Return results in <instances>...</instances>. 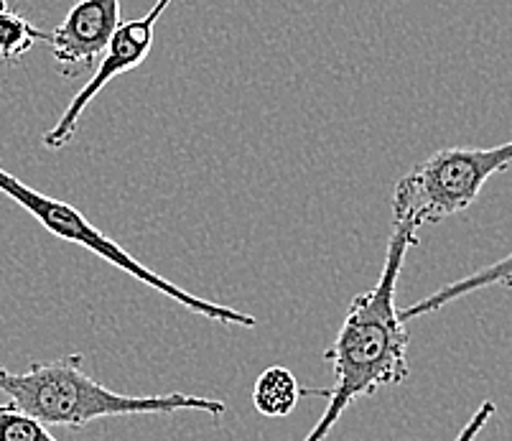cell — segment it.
Listing matches in <instances>:
<instances>
[{
	"mask_svg": "<svg viewBox=\"0 0 512 441\" xmlns=\"http://www.w3.org/2000/svg\"><path fill=\"white\" fill-rule=\"evenodd\" d=\"M418 245V227L411 222H393L388 240L385 266L370 291L352 299L334 345L324 352L332 365V388H306L301 396L327 398V411L321 413L314 429L304 441H324L349 406L360 398L375 396L380 388L406 383L411 375L408 365V329L400 322L395 306V289L406 263L408 250Z\"/></svg>",
	"mask_w": 512,
	"mask_h": 441,
	"instance_id": "cell-1",
	"label": "cell"
},
{
	"mask_svg": "<svg viewBox=\"0 0 512 441\" xmlns=\"http://www.w3.org/2000/svg\"><path fill=\"white\" fill-rule=\"evenodd\" d=\"M0 391L13 406L34 416L44 426L82 429L115 416H151V413L199 411L220 419L227 406L217 398L166 393V396H128L110 391L82 368V355L51 362H34L26 373H11L0 365Z\"/></svg>",
	"mask_w": 512,
	"mask_h": 441,
	"instance_id": "cell-2",
	"label": "cell"
},
{
	"mask_svg": "<svg viewBox=\"0 0 512 441\" xmlns=\"http://www.w3.org/2000/svg\"><path fill=\"white\" fill-rule=\"evenodd\" d=\"M512 166V141L492 148H441L395 181L393 222L436 225L469 210L490 176Z\"/></svg>",
	"mask_w": 512,
	"mask_h": 441,
	"instance_id": "cell-3",
	"label": "cell"
},
{
	"mask_svg": "<svg viewBox=\"0 0 512 441\" xmlns=\"http://www.w3.org/2000/svg\"><path fill=\"white\" fill-rule=\"evenodd\" d=\"M0 192L6 194L8 199H13L18 207H23V210L29 212V215L34 217L44 230H49L54 238L67 240V243L90 250V253H95L97 258H102V261H107L110 266L118 268V271L128 273L130 278L146 283V286H151L153 291L164 294L166 299L176 301V304L194 311V314H199V317L217 324H230V327H245V329L258 327V317H253V314H245V311L232 309V306L214 304V301L202 299V296L189 294V291L179 289L176 283H171L169 278L153 273L151 268L143 266L138 258H133L128 250L120 248L113 238H107L105 232L97 230V227L82 215V212L74 210L72 204L59 202V199L46 197V194L26 187L18 176L8 174V171L3 169H0Z\"/></svg>",
	"mask_w": 512,
	"mask_h": 441,
	"instance_id": "cell-4",
	"label": "cell"
},
{
	"mask_svg": "<svg viewBox=\"0 0 512 441\" xmlns=\"http://www.w3.org/2000/svg\"><path fill=\"white\" fill-rule=\"evenodd\" d=\"M171 6V0H158L156 6L146 13L143 18H133V21L120 23L118 31L113 34L110 44H107L105 54H102L100 64H97L95 74H92L87 85L72 97V102L67 105V110L62 113L59 123L44 133V146L51 151H59V148L67 146L69 141L77 133V125L82 113L87 110L92 100L105 90V85L110 80H115L118 74L130 72V69L141 67L148 59L153 49V41H156V23L158 18L164 16L166 8Z\"/></svg>",
	"mask_w": 512,
	"mask_h": 441,
	"instance_id": "cell-5",
	"label": "cell"
},
{
	"mask_svg": "<svg viewBox=\"0 0 512 441\" xmlns=\"http://www.w3.org/2000/svg\"><path fill=\"white\" fill-rule=\"evenodd\" d=\"M118 26L120 0H79L46 41L64 74H69L100 64Z\"/></svg>",
	"mask_w": 512,
	"mask_h": 441,
	"instance_id": "cell-6",
	"label": "cell"
},
{
	"mask_svg": "<svg viewBox=\"0 0 512 441\" xmlns=\"http://www.w3.org/2000/svg\"><path fill=\"white\" fill-rule=\"evenodd\" d=\"M490 286H505V289H512V250L510 255L502 258V261L479 268V271L469 273V276L459 278V281L446 283L439 291L428 294L426 299L416 301V304L406 306V309H398V317L400 322L408 324L411 319H421L426 317V314H434V311L444 309L451 301H459L464 299V296L474 294V291L490 289Z\"/></svg>",
	"mask_w": 512,
	"mask_h": 441,
	"instance_id": "cell-7",
	"label": "cell"
},
{
	"mask_svg": "<svg viewBox=\"0 0 512 441\" xmlns=\"http://www.w3.org/2000/svg\"><path fill=\"white\" fill-rule=\"evenodd\" d=\"M301 388L296 375L288 368H268L260 373L253 388V406L255 411L268 416V419H283L293 408L299 406Z\"/></svg>",
	"mask_w": 512,
	"mask_h": 441,
	"instance_id": "cell-8",
	"label": "cell"
},
{
	"mask_svg": "<svg viewBox=\"0 0 512 441\" xmlns=\"http://www.w3.org/2000/svg\"><path fill=\"white\" fill-rule=\"evenodd\" d=\"M49 39V34L39 31L34 23L13 13L6 0H0V59L16 62L39 41Z\"/></svg>",
	"mask_w": 512,
	"mask_h": 441,
	"instance_id": "cell-9",
	"label": "cell"
},
{
	"mask_svg": "<svg viewBox=\"0 0 512 441\" xmlns=\"http://www.w3.org/2000/svg\"><path fill=\"white\" fill-rule=\"evenodd\" d=\"M0 441H57L41 421L13 403H0Z\"/></svg>",
	"mask_w": 512,
	"mask_h": 441,
	"instance_id": "cell-10",
	"label": "cell"
},
{
	"mask_svg": "<svg viewBox=\"0 0 512 441\" xmlns=\"http://www.w3.org/2000/svg\"><path fill=\"white\" fill-rule=\"evenodd\" d=\"M495 411H497L495 401H482V406L474 411V416L467 421V424H464V429L459 431V436H456L454 441H474V439H477V436L484 431V426L492 421Z\"/></svg>",
	"mask_w": 512,
	"mask_h": 441,
	"instance_id": "cell-11",
	"label": "cell"
}]
</instances>
